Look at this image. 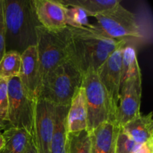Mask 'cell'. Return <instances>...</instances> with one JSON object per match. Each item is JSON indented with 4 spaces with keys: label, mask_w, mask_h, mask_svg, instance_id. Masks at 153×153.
Returning a JSON list of instances; mask_svg holds the SVG:
<instances>
[{
    "label": "cell",
    "mask_w": 153,
    "mask_h": 153,
    "mask_svg": "<svg viewBox=\"0 0 153 153\" xmlns=\"http://www.w3.org/2000/svg\"><path fill=\"white\" fill-rule=\"evenodd\" d=\"M124 43L127 42L109 38L94 29L68 26L69 59L82 74L88 70L97 72L109 55Z\"/></svg>",
    "instance_id": "obj_1"
},
{
    "label": "cell",
    "mask_w": 153,
    "mask_h": 153,
    "mask_svg": "<svg viewBox=\"0 0 153 153\" xmlns=\"http://www.w3.org/2000/svg\"><path fill=\"white\" fill-rule=\"evenodd\" d=\"M97 24L93 28L97 32L116 40L146 43L151 38L147 21L126 9L121 4L115 8L94 16Z\"/></svg>",
    "instance_id": "obj_3"
},
{
    "label": "cell",
    "mask_w": 153,
    "mask_h": 153,
    "mask_svg": "<svg viewBox=\"0 0 153 153\" xmlns=\"http://www.w3.org/2000/svg\"><path fill=\"white\" fill-rule=\"evenodd\" d=\"M19 80L27 95L36 100L39 97L43 81L41 67L37 56L36 46L27 48L22 54Z\"/></svg>",
    "instance_id": "obj_10"
},
{
    "label": "cell",
    "mask_w": 153,
    "mask_h": 153,
    "mask_svg": "<svg viewBox=\"0 0 153 153\" xmlns=\"http://www.w3.org/2000/svg\"><path fill=\"white\" fill-rule=\"evenodd\" d=\"M22 67L21 54L16 51H6L0 60V79L9 80L19 77Z\"/></svg>",
    "instance_id": "obj_19"
},
{
    "label": "cell",
    "mask_w": 153,
    "mask_h": 153,
    "mask_svg": "<svg viewBox=\"0 0 153 153\" xmlns=\"http://www.w3.org/2000/svg\"><path fill=\"white\" fill-rule=\"evenodd\" d=\"M120 126L114 123H105L91 132V153H115Z\"/></svg>",
    "instance_id": "obj_13"
},
{
    "label": "cell",
    "mask_w": 153,
    "mask_h": 153,
    "mask_svg": "<svg viewBox=\"0 0 153 153\" xmlns=\"http://www.w3.org/2000/svg\"><path fill=\"white\" fill-rule=\"evenodd\" d=\"M5 52V25L3 11V0H0V60Z\"/></svg>",
    "instance_id": "obj_25"
},
{
    "label": "cell",
    "mask_w": 153,
    "mask_h": 153,
    "mask_svg": "<svg viewBox=\"0 0 153 153\" xmlns=\"http://www.w3.org/2000/svg\"><path fill=\"white\" fill-rule=\"evenodd\" d=\"M1 131H0V149L2 148L3 145H4V137H3V134Z\"/></svg>",
    "instance_id": "obj_29"
},
{
    "label": "cell",
    "mask_w": 153,
    "mask_h": 153,
    "mask_svg": "<svg viewBox=\"0 0 153 153\" xmlns=\"http://www.w3.org/2000/svg\"><path fill=\"white\" fill-rule=\"evenodd\" d=\"M36 34L35 46L43 79L48 73L69 59L68 26L59 31H49L38 25Z\"/></svg>",
    "instance_id": "obj_6"
},
{
    "label": "cell",
    "mask_w": 153,
    "mask_h": 153,
    "mask_svg": "<svg viewBox=\"0 0 153 153\" xmlns=\"http://www.w3.org/2000/svg\"><path fill=\"white\" fill-rule=\"evenodd\" d=\"M68 133L88 130V113L83 87L78 89L69 105L67 117Z\"/></svg>",
    "instance_id": "obj_14"
},
{
    "label": "cell",
    "mask_w": 153,
    "mask_h": 153,
    "mask_svg": "<svg viewBox=\"0 0 153 153\" xmlns=\"http://www.w3.org/2000/svg\"><path fill=\"white\" fill-rule=\"evenodd\" d=\"M67 7H77L88 13V16H96L115 8L121 4L120 0H59Z\"/></svg>",
    "instance_id": "obj_18"
},
{
    "label": "cell",
    "mask_w": 153,
    "mask_h": 153,
    "mask_svg": "<svg viewBox=\"0 0 153 153\" xmlns=\"http://www.w3.org/2000/svg\"><path fill=\"white\" fill-rule=\"evenodd\" d=\"M25 153H37V150H36L35 146H34V143H33L32 138H31V140H30L28 147H27V149Z\"/></svg>",
    "instance_id": "obj_27"
},
{
    "label": "cell",
    "mask_w": 153,
    "mask_h": 153,
    "mask_svg": "<svg viewBox=\"0 0 153 153\" xmlns=\"http://www.w3.org/2000/svg\"><path fill=\"white\" fill-rule=\"evenodd\" d=\"M127 43L121 45L105 60L97 73L103 86L107 91L114 105L117 107L122 74V52Z\"/></svg>",
    "instance_id": "obj_11"
},
{
    "label": "cell",
    "mask_w": 153,
    "mask_h": 153,
    "mask_svg": "<svg viewBox=\"0 0 153 153\" xmlns=\"http://www.w3.org/2000/svg\"><path fill=\"white\" fill-rule=\"evenodd\" d=\"M142 97L141 73L131 76L120 90L116 111V124L120 127L140 114Z\"/></svg>",
    "instance_id": "obj_8"
},
{
    "label": "cell",
    "mask_w": 153,
    "mask_h": 153,
    "mask_svg": "<svg viewBox=\"0 0 153 153\" xmlns=\"http://www.w3.org/2000/svg\"><path fill=\"white\" fill-rule=\"evenodd\" d=\"M36 17L40 25L49 31H59L67 25V7L59 0H32Z\"/></svg>",
    "instance_id": "obj_12"
},
{
    "label": "cell",
    "mask_w": 153,
    "mask_h": 153,
    "mask_svg": "<svg viewBox=\"0 0 153 153\" xmlns=\"http://www.w3.org/2000/svg\"><path fill=\"white\" fill-rule=\"evenodd\" d=\"M82 87L86 100L88 131L91 132L105 123H116L117 108L97 72L88 70L83 74Z\"/></svg>",
    "instance_id": "obj_5"
},
{
    "label": "cell",
    "mask_w": 153,
    "mask_h": 153,
    "mask_svg": "<svg viewBox=\"0 0 153 153\" xmlns=\"http://www.w3.org/2000/svg\"><path fill=\"white\" fill-rule=\"evenodd\" d=\"M67 26L76 28H93L94 24L89 22L88 13L77 7H68L66 11Z\"/></svg>",
    "instance_id": "obj_22"
},
{
    "label": "cell",
    "mask_w": 153,
    "mask_h": 153,
    "mask_svg": "<svg viewBox=\"0 0 153 153\" xmlns=\"http://www.w3.org/2000/svg\"><path fill=\"white\" fill-rule=\"evenodd\" d=\"M91 137L88 130L68 133L67 153H91Z\"/></svg>",
    "instance_id": "obj_21"
},
{
    "label": "cell",
    "mask_w": 153,
    "mask_h": 153,
    "mask_svg": "<svg viewBox=\"0 0 153 153\" xmlns=\"http://www.w3.org/2000/svg\"><path fill=\"white\" fill-rule=\"evenodd\" d=\"M82 81V72L68 59L43 78L38 98L55 105L69 106Z\"/></svg>",
    "instance_id": "obj_4"
},
{
    "label": "cell",
    "mask_w": 153,
    "mask_h": 153,
    "mask_svg": "<svg viewBox=\"0 0 153 153\" xmlns=\"http://www.w3.org/2000/svg\"><path fill=\"white\" fill-rule=\"evenodd\" d=\"M55 105L37 98L35 100L32 140L37 153H49Z\"/></svg>",
    "instance_id": "obj_9"
},
{
    "label": "cell",
    "mask_w": 153,
    "mask_h": 153,
    "mask_svg": "<svg viewBox=\"0 0 153 153\" xmlns=\"http://www.w3.org/2000/svg\"><path fill=\"white\" fill-rule=\"evenodd\" d=\"M69 106L55 105L53 131L49 153H67V117Z\"/></svg>",
    "instance_id": "obj_15"
},
{
    "label": "cell",
    "mask_w": 153,
    "mask_h": 153,
    "mask_svg": "<svg viewBox=\"0 0 153 153\" xmlns=\"http://www.w3.org/2000/svg\"><path fill=\"white\" fill-rule=\"evenodd\" d=\"M135 153H153V141L141 145Z\"/></svg>",
    "instance_id": "obj_26"
},
{
    "label": "cell",
    "mask_w": 153,
    "mask_h": 153,
    "mask_svg": "<svg viewBox=\"0 0 153 153\" xmlns=\"http://www.w3.org/2000/svg\"><path fill=\"white\" fill-rule=\"evenodd\" d=\"M4 143L0 153H25L30 140L29 133L23 129L8 126L2 131Z\"/></svg>",
    "instance_id": "obj_17"
},
{
    "label": "cell",
    "mask_w": 153,
    "mask_h": 153,
    "mask_svg": "<svg viewBox=\"0 0 153 153\" xmlns=\"http://www.w3.org/2000/svg\"><path fill=\"white\" fill-rule=\"evenodd\" d=\"M9 126L23 129L32 137L35 100L25 93L19 77L7 80Z\"/></svg>",
    "instance_id": "obj_7"
},
{
    "label": "cell",
    "mask_w": 153,
    "mask_h": 153,
    "mask_svg": "<svg viewBox=\"0 0 153 153\" xmlns=\"http://www.w3.org/2000/svg\"><path fill=\"white\" fill-rule=\"evenodd\" d=\"M121 72L120 88L129 78L141 73L137 61V51L132 44H126L123 49Z\"/></svg>",
    "instance_id": "obj_20"
},
{
    "label": "cell",
    "mask_w": 153,
    "mask_h": 153,
    "mask_svg": "<svg viewBox=\"0 0 153 153\" xmlns=\"http://www.w3.org/2000/svg\"><path fill=\"white\" fill-rule=\"evenodd\" d=\"M8 94L7 81L0 79V120L7 122Z\"/></svg>",
    "instance_id": "obj_24"
},
{
    "label": "cell",
    "mask_w": 153,
    "mask_h": 153,
    "mask_svg": "<svg viewBox=\"0 0 153 153\" xmlns=\"http://www.w3.org/2000/svg\"><path fill=\"white\" fill-rule=\"evenodd\" d=\"M122 128L139 145L153 141L152 112L146 115L140 114Z\"/></svg>",
    "instance_id": "obj_16"
},
{
    "label": "cell",
    "mask_w": 153,
    "mask_h": 153,
    "mask_svg": "<svg viewBox=\"0 0 153 153\" xmlns=\"http://www.w3.org/2000/svg\"><path fill=\"white\" fill-rule=\"evenodd\" d=\"M3 11L6 51L22 54L29 46H35L36 28L40 24L32 0H3Z\"/></svg>",
    "instance_id": "obj_2"
},
{
    "label": "cell",
    "mask_w": 153,
    "mask_h": 153,
    "mask_svg": "<svg viewBox=\"0 0 153 153\" xmlns=\"http://www.w3.org/2000/svg\"><path fill=\"white\" fill-rule=\"evenodd\" d=\"M141 145L136 143L123 129L120 127L115 146V153H135Z\"/></svg>",
    "instance_id": "obj_23"
},
{
    "label": "cell",
    "mask_w": 153,
    "mask_h": 153,
    "mask_svg": "<svg viewBox=\"0 0 153 153\" xmlns=\"http://www.w3.org/2000/svg\"><path fill=\"white\" fill-rule=\"evenodd\" d=\"M7 126H9L8 123L0 120V131H4V129H6L8 127Z\"/></svg>",
    "instance_id": "obj_28"
}]
</instances>
